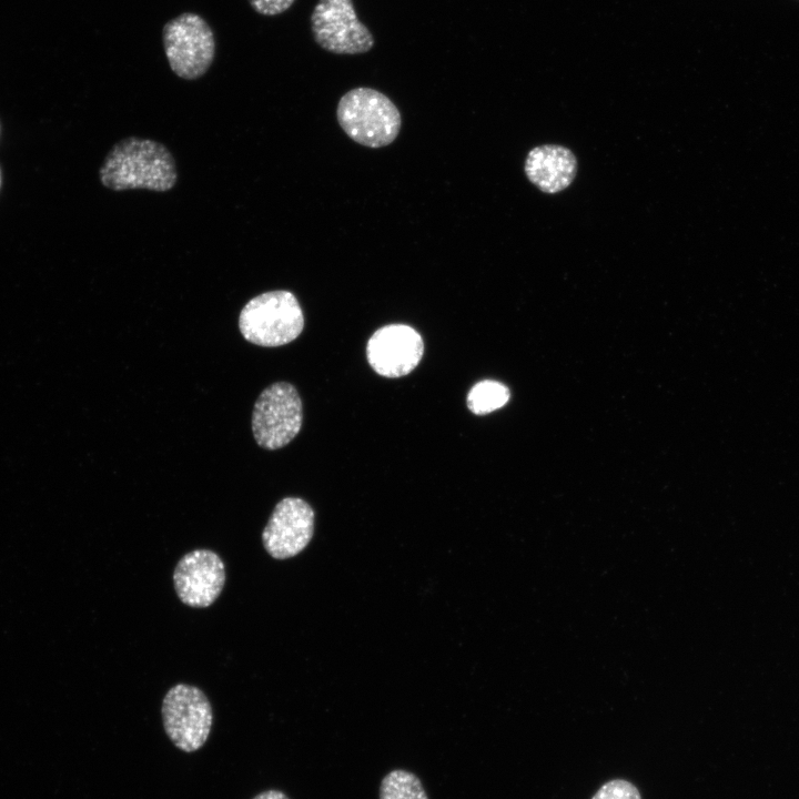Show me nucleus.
<instances>
[{"label": "nucleus", "instance_id": "obj_5", "mask_svg": "<svg viewBox=\"0 0 799 799\" xmlns=\"http://www.w3.org/2000/svg\"><path fill=\"white\" fill-rule=\"evenodd\" d=\"M161 715L165 734L178 749L193 752L206 742L213 714L200 688L186 684L173 686L163 698Z\"/></svg>", "mask_w": 799, "mask_h": 799}, {"label": "nucleus", "instance_id": "obj_15", "mask_svg": "<svg viewBox=\"0 0 799 799\" xmlns=\"http://www.w3.org/2000/svg\"><path fill=\"white\" fill-rule=\"evenodd\" d=\"M295 0H249L252 9L262 16H277L292 7Z\"/></svg>", "mask_w": 799, "mask_h": 799}, {"label": "nucleus", "instance_id": "obj_1", "mask_svg": "<svg viewBox=\"0 0 799 799\" xmlns=\"http://www.w3.org/2000/svg\"><path fill=\"white\" fill-rule=\"evenodd\" d=\"M101 184L113 191L172 190L178 181L171 151L155 140L128 136L114 143L99 169Z\"/></svg>", "mask_w": 799, "mask_h": 799}, {"label": "nucleus", "instance_id": "obj_3", "mask_svg": "<svg viewBox=\"0 0 799 799\" xmlns=\"http://www.w3.org/2000/svg\"><path fill=\"white\" fill-rule=\"evenodd\" d=\"M304 316L296 296L285 290L264 292L241 310L239 328L243 337L259 346H282L303 331Z\"/></svg>", "mask_w": 799, "mask_h": 799}, {"label": "nucleus", "instance_id": "obj_12", "mask_svg": "<svg viewBox=\"0 0 799 799\" xmlns=\"http://www.w3.org/2000/svg\"><path fill=\"white\" fill-rule=\"evenodd\" d=\"M380 799H428V797L415 773L394 769L381 781Z\"/></svg>", "mask_w": 799, "mask_h": 799}, {"label": "nucleus", "instance_id": "obj_16", "mask_svg": "<svg viewBox=\"0 0 799 799\" xmlns=\"http://www.w3.org/2000/svg\"><path fill=\"white\" fill-rule=\"evenodd\" d=\"M252 799H290V798L281 790L269 789V790H264V791L257 793Z\"/></svg>", "mask_w": 799, "mask_h": 799}, {"label": "nucleus", "instance_id": "obj_17", "mask_svg": "<svg viewBox=\"0 0 799 799\" xmlns=\"http://www.w3.org/2000/svg\"><path fill=\"white\" fill-rule=\"evenodd\" d=\"M1 182H2V179H1V169H0V188H1Z\"/></svg>", "mask_w": 799, "mask_h": 799}, {"label": "nucleus", "instance_id": "obj_11", "mask_svg": "<svg viewBox=\"0 0 799 799\" xmlns=\"http://www.w3.org/2000/svg\"><path fill=\"white\" fill-rule=\"evenodd\" d=\"M577 160L574 153L557 144L539 145L529 151L525 161L528 180L545 193H557L575 179Z\"/></svg>", "mask_w": 799, "mask_h": 799}, {"label": "nucleus", "instance_id": "obj_4", "mask_svg": "<svg viewBox=\"0 0 799 799\" xmlns=\"http://www.w3.org/2000/svg\"><path fill=\"white\" fill-rule=\"evenodd\" d=\"M162 43L171 70L184 80L203 77L214 60L213 30L194 12H183L169 20L162 30Z\"/></svg>", "mask_w": 799, "mask_h": 799}, {"label": "nucleus", "instance_id": "obj_6", "mask_svg": "<svg viewBox=\"0 0 799 799\" xmlns=\"http://www.w3.org/2000/svg\"><path fill=\"white\" fill-rule=\"evenodd\" d=\"M302 416V402L296 388L287 382L271 384L253 406L252 432L255 442L270 451L284 447L301 431Z\"/></svg>", "mask_w": 799, "mask_h": 799}, {"label": "nucleus", "instance_id": "obj_10", "mask_svg": "<svg viewBox=\"0 0 799 799\" xmlns=\"http://www.w3.org/2000/svg\"><path fill=\"white\" fill-rule=\"evenodd\" d=\"M225 583V568L221 557L210 549H195L185 554L173 572V584L180 600L194 608L212 605Z\"/></svg>", "mask_w": 799, "mask_h": 799}, {"label": "nucleus", "instance_id": "obj_9", "mask_svg": "<svg viewBox=\"0 0 799 799\" xmlns=\"http://www.w3.org/2000/svg\"><path fill=\"white\" fill-rule=\"evenodd\" d=\"M424 343L421 335L405 324L378 328L368 340L366 356L380 375L396 378L411 373L421 362Z\"/></svg>", "mask_w": 799, "mask_h": 799}, {"label": "nucleus", "instance_id": "obj_8", "mask_svg": "<svg viewBox=\"0 0 799 799\" xmlns=\"http://www.w3.org/2000/svg\"><path fill=\"white\" fill-rule=\"evenodd\" d=\"M313 529L312 507L302 498L285 497L272 512L262 533V543L270 556L286 559L309 545Z\"/></svg>", "mask_w": 799, "mask_h": 799}, {"label": "nucleus", "instance_id": "obj_14", "mask_svg": "<svg viewBox=\"0 0 799 799\" xmlns=\"http://www.w3.org/2000/svg\"><path fill=\"white\" fill-rule=\"evenodd\" d=\"M591 799H641L639 790L629 781L614 779L604 783Z\"/></svg>", "mask_w": 799, "mask_h": 799}, {"label": "nucleus", "instance_id": "obj_7", "mask_svg": "<svg viewBox=\"0 0 799 799\" xmlns=\"http://www.w3.org/2000/svg\"><path fill=\"white\" fill-rule=\"evenodd\" d=\"M311 29L315 42L333 53H364L374 45V38L358 20L352 0H318L311 14Z\"/></svg>", "mask_w": 799, "mask_h": 799}, {"label": "nucleus", "instance_id": "obj_13", "mask_svg": "<svg viewBox=\"0 0 799 799\" xmlns=\"http://www.w3.org/2000/svg\"><path fill=\"white\" fill-rule=\"evenodd\" d=\"M509 398L508 388L499 382L482 381L467 395V406L476 415H485L504 406Z\"/></svg>", "mask_w": 799, "mask_h": 799}, {"label": "nucleus", "instance_id": "obj_2", "mask_svg": "<svg viewBox=\"0 0 799 799\" xmlns=\"http://www.w3.org/2000/svg\"><path fill=\"white\" fill-rule=\"evenodd\" d=\"M337 121L355 142L368 148L391 144L401 129V114L393 101L372 88H355L340 100Z\"/></svg>", "mask_w": 799, "mask_h": 799}]
</instances>
